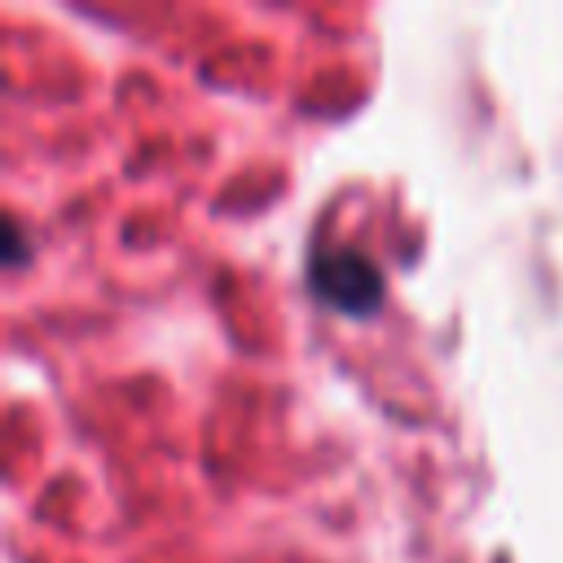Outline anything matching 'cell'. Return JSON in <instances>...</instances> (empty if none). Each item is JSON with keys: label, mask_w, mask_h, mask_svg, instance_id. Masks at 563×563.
<instances>
[{"label": "cell", "mask_w": 563, "mask_h": 563, "mask_svg": "<svg viewBox=\"0 0 563 563\" xmlns=\"http://www.w3.org/2000/svg\"><path fill=\"white\" fill-rule=\"evenodd\" d=\"M308 282H312V295H321L330 308L352 317L374 312L383 299V273L361 251H312Z\"/></svg>", "instance_id": "obj_1"}]
</instances>
